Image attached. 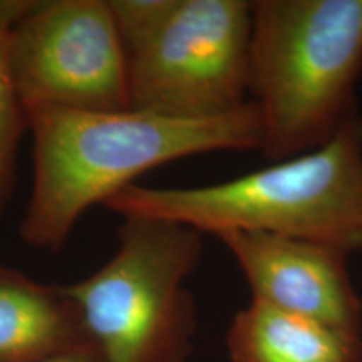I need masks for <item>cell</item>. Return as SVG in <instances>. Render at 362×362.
Wrapping results in <instances>:
<instances>
[{
	"label": "cell",
	"mask_w": 362,
	"mask_h": 362,
	"mask_svg": "<svg viewBox=\"0 0 362 362\" xmlns=\"http://www.w3.org/2000/svg\"><path fill=\"white\" fill-rule=\"evenodd\" d=\"M33 189L21 240L34 250L59 252L81 216L139 176L181 158L216 151H252L262 124L252 101L210 119H178L151 112L29 111Z\"/></svg>",
	"instance_id": "6da1fadb"
},
{
	"label": "cell",
	"mask_w": 362,
	"mask_h": 362,
	"mask_svg": "<svg viewBox=\"0 0 362 362\" xmlns=\"http://www.w3.org/2000/svg\"><path fill=\"white\" fill-rule=\"evenodd\" d=\"M362 0L252 2L248 90L272 163L324 146L359 116Z\"/></svg>",
	"instance_id": "7a4b0ae2"
},
{
	"label": "cell",
	"mask_w": 362,
	"mask_h": 362,
	"mask_svg": "<svg viewBox=\"0 0 362 362\" xmlns=\"http://www.w3.org/2000/svg\"><path fill=\"white\" fill-rule=\"evenodd\" d=\"M119 216H149L218 237L265 232L362 248V117L332 141L238 178L193 188L131 185L103 203Z\"/></svg>",
	"instance_id": "3957f363"
},
{
	"label": "cell",
	"mask_w": 362,
	"mask_h": 362,
	"mask_svg": "<svg viewBox=\"0 0 362 362\" xmlns=\"http://www.w3.org/2000/svg\"><path fill=\"white\" fill-rule=\"evenodd\" d=\"M121 218L115 255L66 292L104 362H188L197 304L187 282L202 262L203 233L161 218Z\"/></svg>",
	"instance_id": "277c9868"
},
{
	"label": "cell",
	"mask_w": 362,
	"mask_h": 362,
	"mask_svg": "<svg viewBox=\"0 0 362 362\" xmlns=\"http://www.w3.org/2000/svg\"><path fill=\"white\" fill-rule=\"evenodd\" d=\"M0 24L27 112L131 110L128 54L107 0H0Z\"/></svg>",
	"instance_id": "5b68a950"
},
{
	"label": "cell",
	"mask_w": 362,
	"mask_h": 362,
	"mask_svg": "<svg viewBox=\"0 0 362 362\" xmlns=\"http://www.w3.org/2000/svg\"><path fill=\"white\" fill-rule=\"evenodd\" d=\"M252 2L176 0L170 17L128 56L131 110L210 119L250 103Z\"/></svg>",
	"instance_id": "8992f818"
},
{
	"label": "cell",
	"mask_w": 362,
	"mask_h": 362,
	"mask_svg": "<svg viewBox=\"0 0 362 362\" xmlns=\"http://www.w3.org/2000/svg\"><path fill=\"white\" fill-rule=\"evenodd\" d=\"M250 285L252 300L362 336V300L341 247L265 232L216 237Z\"/></svg>",
	"instance_id": "52a82bcc"
},
{
	"label": "cell",
	"mask_w": 362,
	"mask_h": 362,
	"mask_svg": "<svg viewBox=\"0 0 362 362\" xmlns=\"http://www.w3.org/2000/svg\"><path fill=\"white\" fill-rule=\"evenodd\" d=\"M94 346L64 287L0 265V362H37Z\"/></svg>",
	"instance_id": "ba28073f"
},
{
	"label": "cell",
	"mask_w": 362,
	"mask_h": 362,
	"mask_svg": "<svg viewBox=\"0 0 362 362\" xmlns=\"http://www.w3.org/2000/svg\"><path fill=\"white\" fill-rule=\"evenodd\" d=\"M230 362H362V336L250 300L226 332Z\"/></svg>",
	"instance_id": "9c48e42d"
},
{
	"label": "cell",
	"mask_w": 362,
	"mask_h": 362,
	"mask_svg": "<svg viewBox=\"0 0 362 362\" xmlns=\"http://www.w3.org/2000/svg\"><path fill=\"white\" fill-rule=\"evenodd\" d=\"M29 131V112L12 76L6 49V27L0 24V220L16 188L17 155Z\"/></svg>",
	"instance_id": "30bf717a"
},
{
	"label": "cell",
	"mask_w": 362,
	"mask_h": 362,
	"mask_svg": "<svg viewBox=\"0 0 362 362\" xmlns=\"http://www.w3.org/2000/svg\"><path fill=\"white\" fill-rule=\"evenodd\" d=\"M116 33L126 54L148 42L161 29L176 0H107Z\"/></svg>",
	"instance_id": "8fae6325"
},
{
	"label": "cell",
	"mask_w": 362,
	"mask_h": 362,
	"mask_svg": "<svg viewBox=\"0 0 362 362\" xmlns=\"http://www.w3.org/2000/svg\"><path fill=\"white\" fill-rule=\"evenodd\" d=\"M37 362H104L99 351L94 346L83 347V349L66 352V354L51 357V359H44Z\"/></svg>",
	"instance_id": "7c38bea8"
}]
</instances>
